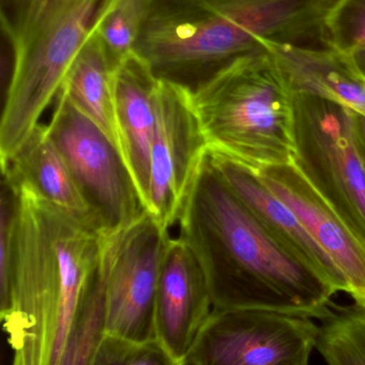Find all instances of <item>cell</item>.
I'll list each match as a JSON object with an SVG mask.
<instances>
[{
  "instance_id": "1",
  "label": "cell",
  "mask_w": 365,
  "mask_h": 365,
  "mask_svg": "<svg viewBox=\"0 0 365 365\" xmlns=\"http://www.w3.org/2000/svg\"><path fill=\"white\" fill-rule=\"evenodd\" d=\"M214 309H255L326 321L336 292L289 255L236 195L208 152L178 218Z\"/></svg>"
},
{
  "instance_id": "2",
  "label": "cell",
  "mask_w": 365,
  "mask_h": 365,
  "mask_svg": "<svg viewBox=\"0 0 365 365\" xmlns=\"http://www.w3.org/2000/svg\"><path fill=\"white\" fill-rule=\"evenodd\" d=\"M338 0H149L133 53L158 81L195 94L229 66L274 47L331 49Z\"/></svg>"
},
{
  "instance_id": "3",
  "label": "cell",
  "mask_w": 365,
  "mask_h": 365,
  "mask_svg": "<svg viewBox=\"0 0 365 365\" xmlns=\"http://www.w3.org/2000/svg\"><path fill=\"white\" fill-rule=\"evenodd\" d=\"M9 182L16 188L19 212L2 326L21 365H58L104 234L28 185Z\"/></svg>"
},
{
  "instance_id": "4",
  "label": "cell",
  "mask_w": 365,
  "mask_h": 365,
  "mask_svg": "<svg viewBox=\"0 0 365 365\" xmlns=\"http://www.w3.org/2000/svg\"><path fill=\"white\" fill-rule=\"evenodd\" d=\"M111 0H0L11 71L0 120V162L40 124L71 64Z\"/></svg>"
},
{
  "instance_id": "5",
  "label": "cell",
  "mask_w": 365,
  "mask_h": 365,
  "mask_svg": "<svg viewBox=\"0 0 365 365\" xmlns=\"http://www.w3.org/2000/svg\"><path fill=\"white\" fill-rule=\"evenodd\" d=\"M294 98L272 51L234 62L193 94L209 152L253 173L294 162Z\"/></svg>"
},
{
  "instance_id": "6",
  "label": "cell",
  "mask_w": 365,
  "mask_h": 365,
  "mask_svg": "<svg viewBox=\"0 0 365 365\" xmlns=\"http://www.w3.org/2000/svg\"><path fill=\"white\" fill-rule=\"evenodd\" d=\"M294 164L365 242V140L358 113L295 93Z\"/></svg>"
},
{
  "instance_id": "7",
  "label": "cell",
  "mask_w": 365,
  "mask_h": 365,
  "mask_svg": "<svg viewBox=\"0 0 365 365\" xmlns=\"http://www.w3.org/2000/svg\"><path fill=\"white\" fill-rule=\"evenodd\" d=\"M47 130L103 234L124 231L149 212L120 150L64 92Z\"/></svg>"
},
{
  "instance_id": "8",
  "label": "cell",
  "mask_w": 365,
  "mask_h": 365,
  "mask_svg": "<svg viewBox=\"0 0 365 365\" xmlns=\"http://www.w3.org/2000/svg\"><path fill=\"white\" fill-rule=\"evenodd\" d=\"M319 334L302 315L214 309L186 365H309Z\"/></svg>"
},
{
  "instance_id": "9",
  "label": "cell",
  "mask_w": 365,
  "mask_h": 365,
  "mask_svg": "<svg viewBox=\"0 0 365 365\" xmlns=\"http://www.w3.org/2000/svg\"><path fill=\"white\" fill-rule=\"evenodd\" d=\"M169 230L146 212L116 235L105 287L104 334L156 340L154 304Z\"/></svg>"
},
{
  "instance_id": "10",
  "label": "cell",
  "mask_w": 365,
  "mask_h": 365,
  "mask_svg": "<svg viewBox=\"0 0 365 365\" xmlns=\"http://www.w3.org/2000/svg\"><path fill=\"white\" fill-rule=\"evenodd\" d=\"M208 152L192 94L159 81L148 212L167 230L177 225L184 200Z\"/></svg>"
},
{
  "instance_id": "11",
  "label": "cell",
  "mask_w": 365,
  "mask_h": 365,
  "mask_svg": "<svg viewBox=\"0 0 365 365\" xmlns=\"http://www.w3.org/2000/svg\"><path fill=\"white\" fill-rule=\"evenodd\" d=\"M284 202L315 242L327 253L342 278L344 293L365 308V242L310 184L293 163L256 173Z\"/></svg>"
},
{
  "instance_id": "12",
  "label": "cell",
  "mask_w": 365,
  "mask_h": 365,
  "mask_svg": "<svg viewBox=\"0 0 365 365\" xmlns=\"http://www.w3.org/2000/svg\"><path fill=\"white\" fill-rule=\"evenodd\" d=\"M212 310L211 294L199 259L184 240L171 236L156 287V340L186 362Z\"/></svg>"
},
{
  "instance_id": "13",
  "label": "cell",
  "mask_w": 365,
  "mask_h": 365,
  "mask_svg": "<svg viewBox=\"0 0 365 365\" xmlns=\"http://www.w3.org/2000/svg\"><path fill=\"white\" fill-rule=\"evenodd\" d=\"M209 154L225 181L268 233L289 255L334 287L336 293H344L342 278L331 259L306 231L295 212L265 186L256 173L222 156Z\"/></svg>"
},
{
  "instance_id": "14",
  "label": "cell",
  "mask_w": 365,
  "mask_h": 365,
  "mask_svg": "<svg viewBox=\"0 0 365 365\" xmlns=\"http://www.w3.org/2000/svg\"><path fill=\"white\" fill-rule=\"evenodd\" d=\"M158 87V79L134 53L114 72L120 150L147 210Z\"/></svg>"
},
{
  "instance_id": "15",
  "label": "cell",
  "mask_w": 365,
  "mask_h": 365,
  "mask_svg": "<svg viewBox=\"0 0 365 365\" xmlns=\"http://www.w3.org/2000/svg\"><path fill=\"white\" fill-rule=\"evenodd\" d=\"M2 177L31 187L41 197L103 233L98 219L81 195L47 125L38 124L25 143L1 162Z\"/></svg>"
},
{
  "instance_id": "16",
  "label": "cell",
  "mask_w": 365,
  "mask_h": 365,
  "mask_svg": "<svg viewBox=\"0 0 365 365\" xmlns=\"http://www.w3.org/2000/svg\"><path fill=\"white\" fill-rule=\"evenodd\" d=\"M295 93L338 103L365 117V78L344 53L334 49L274 47Z\"/></svg>"
},
{
  "instance_id": "17",
  "label": "cell",
  "mask_w": 365,
  "mask_h": 365,
  "mask_svg": "<svg viewBox=\"0 0 365 365\" xmlns=\"http://www.w3.org/2000/svg\"><path fill=\"white\" fill-rule=\"evenodd\" d=\"M60 91L64 92L71 103L120 150L114 71L107 61L96 31L71 64Z\"/></svg>"
},
{
  "instance_id": "18",
  "label": "cell",
  "mask_w": 365,
  "mask_h": 365,
  "mask_svg": "<svg viewBox=\"0 0 365 365\" xmlns=\"http://www.w3.org/2000/svg\"><path fill=\"white\" fill-rule=\"evenodd\" d=\"M115 234L103 236L98 265L86 289L58 365H91L104 334L105 287Z\"/></svg>"
},
{
  "instance_id": "19",
  "label": "cell",
  "mask_w": 365,
  "mask_h": 365,
  "mask_svg": "<svg viewBox=\"0 0 365 365\" xmlns=\"http://www.w3.org/2000/svg\"><path fill=\"white\" fill-rule=\"evenodd\" d=\"M319 326L316 349L327 365H365V308L339 309Z\"/></svg>"
},
{
  "instance_id": "20",
  "label": "cell",
  "mask_w": 365,
  "mask_h": 365,
  "mask_svg": "<svg viewBox=\"0 0 365 365\" xmlns=\"http://www.w3.org/2000/svg\"><path fill=\"white\" fill-rule=\"evenodd\" d=\"M149 0H111L96 26V34L115 72L133 53Z\"/></svg>"
},
{
  "instance_id": "21",
  "label": "cell",
  "mask_w": 365,
  "mask_h": 365,
  "mask_svg": "<svg viewBox=\"0 0 365 365\" xmlns=\"http://www.w3.org/2000/svg\"><path fill=\"white\" fill-rule=\"evenodd\" d=\"M91 365H186L158 340L135 342L103 334Z\"/></svg>"
},
{
  "instance_id": "22",
  "label": "cell",
  "mask_w": 365,
  "mask_h": 365,
  "mask_svg": "<svg viewBox=\"0 0 365 365\" xmlns=\"http://www.w3.org/2000/svg\"><path fill=\"white\" fill-rule=\"evenodd\" d=\"M330 47L349 55L365 49V0H338L326 21Z\"/></svg>"
},
{
  "instance_id": "23",
  "label": "cell",
  "mask_w": 365,
  "mask_h": 365,
  "mask_svg": "<svg viewBox=\"0 0 365 365\" xmlns=\"http://www.w3.org/2000/svg\"><path fill=\"white\" fill-rule=\"evenodd\" d=\"M19 197L16 188L2 177L0 191V304L6 302L16 232Z\"/></svg>"
},
{
  "instance_id": "24",
  "label": "cell",
  "mask_w": 365,
  "mask_h": 365,
  "mask_svg": "<svg viewBox=\"0 0 365 365\" xmlns=\"http://www.w3.org/2000/svg\"><path fill=\"white\" fill-rule=\"evenodd\" d=\"M346 56L351 64L355 66L356 70L365 78V49L354 51V53Z\"/></svg>"
},
{
  "instance_id": "25",
  "label": "cell",
  "mask_w": 365,
  "mask_h": 365,
  "mask_svg": "<svg viewBox=\"0 0 365 365\" xmlns=\"http://www.w3.org/2000/svg\"><path fill=\"white\" fill-rule=\"evenodd\" d=\"M358 120H359L360 128H361L362 135H364L365 140V117L358 115Z\"/></svg>"
},
{
  "instance_id": "26",
  "label": "cell",
  "mask_w": 365,
  "mask_h": 365,
  "mask_svg": "<svg viewBox=\"0 0 365 365\" xmlns=\"http://www.w3.org/2000/svg\"><path fill=\"white\" fill-rule=\"evenodd\" d=\"M11 365H21V360H19V358L14 357V356H13L12 364Z\"/></svg>"
}]
</instances>
